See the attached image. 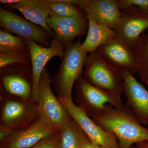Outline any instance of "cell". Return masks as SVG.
Wrapping results in <instances>:
<instances>
[{
    "label": "cell",
    "mask_w": 148,
    "mask_h": 148,
    "mask_svg": "<svg viewBox=\"0 0 148 148\" xmlns=\"http://www.w3.org/2000/svg\"></svg>",
    "instance_id": "30"
},
{
    "label": "cell",
    "mask_w": 148,
    "mask_h": 148,
    "mask_svg": "<svg viewBox=\"0 0 148 148\" xmlns=\"http://www.w3.org/2000/svg\"><path fill=\"white\" fill-rule=\"evenodd\" d=\"M88 138L81 127L71 117L61 127L58 148H80Z\"/></svg>",
    "instance_id": "19"
},
{
    "label": "cell",
    "mask_w": 148,
    "mask_h": 148,
    "mask_svg": "<svg viewBox=\"0 0 148 148\" xmlns=\"http://www.w3.org/2000/svg\"><path fill=\"white\" fill-rule=\"evenodd\" d=\"M0 100V127L12 134L29 128L41 116L37 101L23 100L1 89Z\"/></svg>",
    "instance_id": "2"
},
{
    "label": "cell",
    "mask_w": 148,
    "mask_h": 148,
    "mask_svg": "<svg viewBox=\"0 0 148 148\" xmlns=\"http://www.w3.org/2000/svg\"><path fill=\"white\" fill-rule=\"evenodd\" d=\"M86 18L88 21V30L85 40L81 45V49L88 53L94 52L107 40L116 37V34L114 30L97 24L90 17Z\"/></svg>",
    "instance_id": "18"
},
{
    "label": "cell",
    "mask_w": 148,
    "mask_h": 148,
    "mask_svg": "<svg viewBox=\"0 0 148 148\" xmlns=\"http://www.w3.org/2000/svg\"><path fill=\"white\" fill-rule=\"evenodd\" d=\"M32 59L33 74L32 100L37 101L39 82L46 64L53 57L57 56L62 59L65 54V48L56 37L52 38L50 46L44 47L34 41L26 40Z\"/></svg>",
    "instance_id": "12"
},
{
    "label": "cell",
    "mask_w": 148,
    "mask_h": 148,
    "mask_svg": "<svg viewBox=\"0 0 148 148\" xmlns=\"http://www.w3.org/2000/svg\"><path fill=\"white\" fill-rule=\"evenodd\" d=\"M91 119L115 135L120 148H129L135 143L148 141V128L141 124L127 104L118 108L106 104L101 112Z\"/></svg>",
    "instance_id": "1"
},
{
    "label": "cell",
    "mask_w": 148,
    "mask_h": 148,
    "mask_svg": "<svg viewBox=\"0 0 148 148\" xmlns=\"http://www.w3.org/2000/svg\"><path fill=\"white\" fill-rule=\"evenodd\" d=\"M134 51L136 73L148 87V33L140 36Z\"/></svg>",
    "instance_id": "20"
},
{
    "label": "cell",
    "mask_w": 148,
    "mask_h": 148,
    "mask_svg": "<svg viewBox=\"0 0 148 148\" xmlns=\"http://www.w3.org/2000/svg\"><path fill=\"white\" fill-rule=\"evenodd\" d=\"M0 26L3 30L16 36L32 40L44 47L50 46L52 37L43 28L2 8Z\"/></svg>",
    "instance_id": "8"
},
{
    "label": "cell",
    "mask_w": 148,
    "mask_h": 148,
    "mask_svg": "<svg viewBox=\"0 0 148 148\" xmlns=\"http://www.w3.org/2000/svg\"><path fill=\"white\" fill-rule=\"evenodd\" d=\"M80 8L86 17L112 30L120 21L121 10L117 0H82Z\"/></svg>",
    "instance_id": "16"
},
{
    "label": "cell",
    "mask_w": 148,
    "mask_h": 148,
    "mask_svg": "<svg viewBox=\"0 0 148 148\" xmlns=\"http://www.w3.org/2000/svg\"><path fill=\"white\" fill-rule=\"evenodd\" d=\"M129 148H132L131 147H130Z\"/></svg>",
    "instance_id": "29"
},
{
    "label": "cell",
    "mask_w": 148,
    "mask_h": 148,
    "mask_svg": "<svg viewBox=\"0 0 148 148\" xmlns=\"http://www.w3.org/2000/svg\"><path fill=\"white\" fill-rule=\"evenodd\" d=\"M17 63L32 65L31 54L28 47L9 52H0V69Z\"/></svg>",
    "instance_id": "22"
},
{
    "label": "cell",
    "mask_w": 148,
    "mask_h": 148,
    "mask_svg": "<svg viewBox=\"0 0 148 148\" xmlns=\"http://www.w3.org/2000/svg\"><path fill=\"white\" fill-rule=\"evenodd\" d=\"M60 130L40 116L23 131L13 133L0 142V148H29L58 134Z\"/></svg>",
    "instance_id": "10"
},
{
    "label": "cell",
    "mask_w": 148,
    "mask_h": 148,
    "mask_svg": "<svg viewBox=\"0 0 148 148\" xmlns=\"http://www.w3.org/2000/svg\"><path fill=\"white\" fill-rule=\"evenodd\" d=\"M82 77L89 84L100 90L121 97L123 70L109 65L97 50L89 53L84 64Z\"/></svg>",
    "instance_id": "4"
},
{
    "label": "cell",
    "mask_w": 148,
    "mask_h": 148,
    "mask_svg": "<svg viewBox=\"0 0 148 148\" xmlns=\"http://www.w3.org/2000/svg\"><path fill=\"white\" fill-rule=\"evenodd\" d=\"M51 79L46 67L43 70L39 82L38 100L40 116L61 130L71 117L53 94Z\"/></svg>",
    "instance_id": "7"
},
{
    "label": "cell",
    "mask_w": 148,
    "mask_h": 148,
    "mask_svg": "<svg viewBox=\"0 0 148 148\" xmlns=\"http://www.w3.org/2000/svg\"><path fill=\"white\" fill-rule=\"evenodd\" d=\"M60 132L29 148H58Z\"/></svg>",
    "instance_id": "25"
},
{
    "label": "cell",
    "mask_w": 148,
    "mask_h": 148,
    "mask_svg": "<svg viewBox=\"0 0 148 148\" xmlns=\"http://www.w3.org/2000/svg\"><path fill=\"white\" fill-rule=\"evenodd\" d=\"M57 98L91 142L103 148H120L118 141L115 135L112 132L106 131L96 124L75 104L73 100Z\"/></svg>",
    "instance_id": "9"
},
{
    "label": "cell",
    "mask_w": 148,
    "mask_h": 148,
    "mask_svg": "<svg viewBox=\"0 0 148 148\" xmlns=\"http://www.w3.org/2000/svg\"><path fill=\"white\" fill-rule=\"evenodd\" d=\"M76 106L92 119L100 113L106 104L114 107H121V97L100 90L89 84L80 76L75 84Z\"/></svg>",
    "instance_id": "5"
},
{
    "label": "cell",
    "mask_w": 148,
    "mask_h": 148,
    "mask_svg": "<svg viewBox=\"0 0 148 148\" xmlns=\"http://www.w3.org/2000/svg\"><path fill=\"white\" fill-rule=\"evenodd\" d=\"M0 88L9 95L26 101L32 100V65L17 63L0 69Z\"/></svg>",
    "instance_id": "6"
},
{
    "label": "cell",
    "mask_w": 148,
    "mask_h": 148,
    "mask_svg": "<svg viewBox=\"0 0 148 148\" xmlns=\"http://www.w3.org/2000/svg\"><path fill=\"white\" fill-rule=\"evenodd\" d=\"M147 32H148V29H147Z\"/></svg>",
    "instance_id": "28"
},
{
    "label": "cell",
    "mask_w": 148,
    "mask_h": 148,
    "mask_svg": "<svg viewBox=\"0 0 148 148\" xmlns=\"http://www.w3.org/2000/svg\"><path fill=\"white\" fill-rule=\"evenodd\" d=\"M0 2L7 9L19 11L26 19L42 27L52 38L56 37L47 24L49 13L43 0H1Z\"/></svg>",
    "instance_id": "17"
},
{
    "label": "cell",
    "mask_w": 148,
    "mask_h": 148,
    "mask_svg": "<svg viewBox=\"0 0 148 148\" xmlns=\"http://www.w3.org/2000/svg\"><path fill=\"white\" fill-rule=\"evenodd\" d=\"M148 29V14L132 5L121 10L120 21L114 31L117 37L134 49L140 36Z\"/></svg>",
    "instance_id": "11"
},
{
    "label": "cell",
    "mask_w": 148,
    "mask_h": 148,
    "mask_svg": "<svg viewBox=\"0 0 148 148\" xmlns=\"http://www.w3.org/2000/svg\"><path fill=\"white\" fill-rule=\"evenodd\" d=\"M123 93L129 106L143 125H148V89L132 73L123 70Z\"/></svg>",
    "instance_id": "14"
},
{
    "label": "cell",
    "mask_w": 148,
    "mask_h": 148,
    "mask_svg": "<svg viewBox=\"0 0 148 148\" xmlns=\"http://www.w3.org/2000/svg\"><path fill=\"white\" fill-rule=\"evenodd\" d=\"M80 148H103L91 142L88 138L84 141Z\"/></svg>",
    "instance_id": "26"
},
{
    "label": "cell",
    "mask_w": 148,
    "mask_h": 148,
    "mask_svg": "<svg viewBox=\"0 0 148 148\" xmlns=\"http://www.w3.org/2000/svg\"><path fill=\"white\" fill-rule=\"evenodd\" d=\"M101 58L109 65L132 74L136 73L134 49L118 37L110 38L97 49Z\"/></svg>",
    "instance_id": "13"
},
{
    "label": "cell",
    "mask_w": 148,
    "mask_h": 148,
    "mask_svg": "<svg viewBox=\"0 0 148 148\" xmlns=\"http://www.w3.org/2000/svg\"><path fill=\"white\" fill-rule=\"evenodd\" d=\"M47 24L65 49L71 45L76 38L87 34L88 30L87 19L49 14Z\"/></svg>",
    "instance_id": "15"
},
{
    "label": "cell",
    "mask_w": 148,
    "mask_h": 148,
    "mask_svg": "<svg viewBox=\"0 0 148 148\" xmlns=\"http://www.w3.org/2000/svg\"><path fill=\"white\" fill-rule=\"evenodd\" d=\"M27 47L26 40L0 29V52H9Z\"/></svg>",
    "instance_id": "23"
},
{
    "label": "cell",
    "mask_w": 148,
    "mask_h": 148,
    "mask_svg": "<svg viewBox=\"0 0 148 148\" xmlns=\"http://www.w3.org/2000/svg\"><path fill=\"white\" fill-rule=\"evenodd\" d=\"M117 2L121 10L135 5L148 14V0H117Z\"/></svg>",
    "instance_id": "24"
},
{
    "label": "cell",
    "mask_w": 148,
    "mask_h": 148,
    "mask_svg": "<svg viewBox=\"0 0 148 148\" xmlns=\"http://www.w3.org/2000/svg\"><path fill=\"white\" fill-rule=\"evenodd\" d=\"M80 38L65 49V54L57 73L51 78V84L58 98L72 99L74 84L82 76L87 53L81 49Z\"/></svg>",
    "instance_id": "3"
},
{
    "label": "cell",
    "mask_w": 148,
    "mask_h": 148,
    "mask_svg": "<svg viewBox=\"0 0 148 148\" xmlns=\"http://www.w3.org/2000/svg\"><path fill=\"white\" fill-rule=\"evenodd\" d=\"M136 144L138 145V148H148V141H143Z\"/></svg>",
    "instance_id": "27"
},
{
    "label": "cell",
    "mask_w": 148,
    "mask_h": 148,
    "mask_svg": "<svg viewBox=\"0 0 148 148\" xmlns=\"http://www.w3.org/2000/svg\"><path fill=\"white\" fill-rule=\"evenodd\" d=\"M43 2L50 15L87 19L84 12L70 0H43Z\"/></svg>",
    "instance_id": "21"
}]
</instances>
